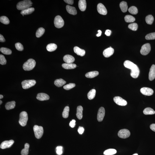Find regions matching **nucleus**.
Segmentation results:
<instances>
[{
  "mask_svg": "<svg viewBox=\"0 0 155 155\" xmlns=\"http://www.w3.org/2000/svg\"><path fill=\"white\" fill-rule=\"evenodd\" d=\"M32 3L30 0H25L18 2L17 5V8L22 11L31 7Z\"/></svg>",
  "mask_w": 155,
  "mask_h": 155,
  "instance_id": "2",
  "label": "nucleus"
},
{
  "mask_svg": "<svg viewBox=\"0 0 155 155\" xmlns=\"http://www.w3.org/2000/svg\"><path fill=\"white\" fill-rule=\"evenodd\" d=\"M29 144L26 143L25 144L24 148L22 150L21 155H27L29 154Z\"/></svg>",
  "mask_w": 155,
  "mask_h": 155,
  "instance_id": "31",
  "label": "nucleus"
},
{
  "mask_svg": "<svg viewBox=\"0 0 155 155\" xmlns=\"http://www.w3.org/2000/svg\"><path fill=\"white\" fill-rule=\"evenodd\" d=\"M151 50V47L149 43H147L142 46L140 52L142 55H147L149 53Z\"/></svg>",
  "mask_w": 155,
  "mask_h": 155,
  "instance_id": "8",
  "label": "nucleus"
},
{
  "mask_svg": "<svg viewBox=\"0 0 155 155\" xmlns=\"http://www.w3.org/2000/svg\"><path fill=\"white\" fill-rule=\"evenodd\" d=\"M66 9L68 13L71 15H76L77 14V11L75 7L68 5L66 6Z\"/></svg>",
  "mask_w": 155,
  "mask_h": 155,
  "instance_id": "21",
  "label": "nucleus"
},
{
  "mask_svg": "<svg viewBox=\"0 0 155 155\" xmlns=\"http://www.w3.org/2000/svg\"><path fill=\"white\" fill-rule=\"evenodd\" d=\"M62 66L63 68L66 69H72L77 67V65L74 63H63Z\"/></svg>",
  "mask_w": 155,
  "mask_h": 155,
  "instance_id": "22",
  "label": "nucleus"
},
{
  "mask_svg": "<svg viewBox=\"0 0 155 155\" xmlns=\"http://www.w3.org/2000/svg\"><path fill=\"white\" fill-rule=\"evenodd\" d=\"M36 83L35 80H26L22 82V85L23 89H27L34 86Z\"/></svg>",
  "mask_w": 155,
  "mask_h": 155,
  "instance_id": "6",
  "label": "nucleus"
},
{
  "mask_svg": "<svg viewBox=\"0 0 155 155\" xmlns=\"http://www.w3.org/2000/svg\"><path fill=\"white\" fill-rule=\"evenodd\" d=\"M143 113L146 115H153L155 114V111L152 108H147L144 110Z\"/></svg>",
  "mask_w": 155,
  "mask_h": 155,
  "instance_id": "30",
  "label": "nucleus"
},
{
  "mask_svg": "<svg viewBox=\"0 0 155 155\" xmlns=\"http://www.w3.org/2000/svg\"><path fill=\"white\" fill-rule=\"evenodd\" d=\"M84 131V129L83 127L80 126L78 128V132L79 134H82Z\"/></svg>",
  "mask_w": 155,
  "mask_h": 155,
  "instance_id": "48",
  "label": "nucleus"
},
{
  "mask_svg": "<svg viewBox=\"0 0 155 155\" xmlns=\"http://www.w3.org/2000/svg\"><path fill=\"white\" fill-rule=\"evenodd\" d=\"M74 53L78 55L81 56H83L85 54V51L84 49L80 48L78 46H75L74 48Z\"/></svg>",
  "mask_w": 155,
  "mask_h": 155,
  "instance_id": "19",
  "label": "nucleus"
},
{
  "mask_svg": "<svg viewBox=\"0 0 155 155\" xmlns=\"http://www.w3.org/2000/svg\"><path fill=\"white\" fill-rule=\"evenodd\" d=\"M114 101L118 105L120 106H125L127 104L126 100L120 97H115L114 98Z\"/></svg>",
  "mask_w": 155,
  "mask_h": 155,
  "instance_id": "10",
  "label": "nucleus"
},
{
  "mask_svg": "<svg viewBox=\"0 0 155 155\" xmlns=\"http://www.w3.org/2000/svg\"><path fill=\"white\" fill-rule=\"evenodd\" d=\"M97 10L98 12L101 15H106L107 13V11L106 8L101 3H99L98 4Z\"/></svg>",
  "mask_w": 155,
  "mask_h": 155,
  "instance_id": "14",
  "label": "nucleus"
},
{
  "mask_svg": "<svg viewBox=\"0 0 155 155\" xmlns=\"http://www.w3.org/2000/svg\"><path fill=\"white\" fill-rule=\"evenodd\" d=\"M15 47L16 49L18 51H22L24 49V47L22 44L20 43H16Z\"/></svg>",
  "mask_w": 155,
  "mask_h": 155,
  "instance_id": "44",
  "label": "nucleus"
},
{
  "mask_svg": "<svg viewBox=\"0 0 155 155\" xmlns=\"http://www.w3.org/2000/svg\"><path fill=\"white\" fill-rule=\"evenodd\" d=\"M7 63V60L3 55H0V63L2 65H5Z\"/></svg>",
  "mask_w": 155,
  "mask_h": 155,
  "instance_id": "45",
  "label": "nucleus"
},
{
  "mask_svg": "<svg viewBox=\"0 0 155 155\" xmlns=\"http://www.w3.org/2000/svg\"><path fill=\"white\" fill-rule=\"evenodd\" d=\"M33 130L35 137L37 139H40L42 136L43 129L42 127L35 125L33 127Z\"/></svg>",
  "mask_w": 155,
  "mask_h": 155,
  "instance_id": "5",
  "label": "nucleus"
},
{
  "mask_svg": "<svg viewBox=\"0 0 155 155\" xmlns=\"http://www.w3.org/2000/svg\"><path fill=\"white\" fill-rule=\"evenodd\" d=\"M128 11L132 15H136L138 13V10L137 8L134 6H132L129 8Z\"/></svg>",
  "mask_w": 155,
  "mask_h": 155,
  "instance_id": "40",
  "label": "nucleus"
},
{
  "mask_svg": "<svg viewBox=\"0 0 155 155\" xmlns=\"http://www.w3.org/2000/svg\"><path fill=\"white\" fill-rule=\"evenodd\" d=\"M76 86L75 84L70 83L69 84L65 85L63 86V89H64L66 90H69L70 89L73 88Z\"/></svg>",
  "mask_w": 155,
  "mask_h": 155,
  "instance_id": "42",
  "label": "nucleus"
},
{
  "mask_svg": "<svg viewBox=\"0 0 155 155\" xmlns=\"http://www.w3.org/2000/svg\"><path fill=\"white\" fill-rule=\"evenodd\" d=\"M145 39L147 40L155 39V32L148 34L146 36Z\"/></svg>",
  "mask_w": 155,
  "mask_h": 155,
  "instance_id": "43",
  "label": "nucleus"
},
{
  "mask_svg": "<svg viewBox=\"0 0 155 155\" xmlns=\"http://www.w3.org/2000/svg\"><path fill=\"white\" fill-rule=\"evenodd\" d=\"M23 16H24V15H23Z\"/></svg>",
  "mask_w": 155,
  "mask_h": 155,
  "instance_id": "57",
  "label": "nucleus"
},
{
  "mask_svg": "<svg viewBox=\"0 0 155 155\" xmlns=\"http://www.w3.org/2000/svg\"><path fill=\"white\" fill-rule=\"evenodd\" d=\"M76 120H72L70 121L69 124L71 128H73L76 125Z\"/></svg>",
  "mask_w": 155,
  "mask_h": 155,
  "instance_id": "47",
  "label": "nucleus"
},
{
  "mask_svg": "<svg viewBox=\"0 0 155 155\" xmlns=\"http://www.w3.org/2000/svg\"><path fill=\"white\" fill-rule=\"evenodd\" d=\"M120 7L122 12H125L127 11L128 8L127 4L125 1H122L121 2L120 4Z\"/></svg>",
  "mask_w": 155,
  "mask_h": 155,
  "instance_id": "29",
  "label": "nucleus"
},
{
  "mask_svg": "<svg viewBox=\"0 0 155 155\" xmlns=\"http://www.w3.org/2000/svg\"><path fill=\"white\" fill-rule=\"evenodd\" d=\"M45 32V29L42 27H41L37 30L36 35L37 38H39L42 36Z\"/></svg>",
  "mask_w": 155,
  "mask_h": 155,
  "instance_id": "33",
  "label": "nucleus"
},
{
  "mask_svg": "<svg viewBox=\"0 0 155 155\" xmlns=\"http://www.w3.org/2000/svg\"><path fill=\"white\" fill-rule=\"evenodd\" d=\"M36 62L33 59H29L24 63L23 66V69L25 71H30L33 69L35 67Z\"/></svg>",
  "mask_w": 155,
  "mask_h": 155,
  "instance_id": "3",
  "label": "nucleus"
},
{
  "mask_svg": "<svg viewBox=\"0 0 155 155\" xmlns=\"http://www.w3.org/2000/svg\"><path fill=\"white\" fill-rule=\"evenodd\" d=\"M140 92L144 95L150 96L153 95L154 93L153 90L147 87L142 88L140 89Z\"/></svg>",
  "mask_w": 155,
  "mask_h": 155,
  "instance_id": "13",
  "label": "nucleus"
},
{
  "mask_svg": "<svg viewBox=\"0 0 155 155\" xmlns=\"http://www.w3.org/2000/svg\"><path fill=\"white\" fill-rule=\"evenodd\" d=\"M34 10L35 9L34 8H29L22 11L21 13L22 15H27L31 14Z\"/></svg>",
  "mask_w": 155,
  "mask_h": 155,
  "instance_id": "25",
  "label": "nucleus"
},
{
  "mask_svg": "<svg viewBox=\"0 0 155 155\" xmlns=\"http://www.w3.org/2000/svg\"><path fill=\"white\" fill-rule=\"evenodd\" d=\"M105 114V108L103 107L100 108L99 110L97 116V119L99 122L103 121Z\"/></svg>",
  "mask_w": 155,
  "mask_h": 155,
  "instance_id": "12",
  "label": "nucleus"
},
{
  "mask_svg": "<svg viewBox=\"0 0 155 155\" xmlns=\"http://www.w3.org/2000/svg\"><path fill=\"white\" fill-rule=\"evenodd\" d=\"M54 23L55 27L57 28H60L63 27L64 25V21L63 18L59 15L55 17Z\"/></svg>",
  "mask_w": 155,
  "mask_h": 155,
  "instance_id": "7",
  "label": "nucleus"
},
{
  "mask_svg": "<svg viewBox=\"0 0 155 155\" xmlns=\"http://www.w3.org/2000/svg\"><path fill=\"white\" fill-rule=\"evenodd\" d=\"M117 151L114 149H109L106 150L104 152L103 154L105 155H113L116 154Z\"/></svg>",
  "mask_w": 155,
  "mask_h": 155,
  "instance_id": "34",
  "label": "nucleus"
},
{
  "mask_svg": "<svg viewBox=\"0 0 155 155\" xmlns=\"http://www.w3.org/2000/svg\"><path fill=\"white\" fill-rule=\"evenodd\" d=\"M64 1L68 4L70 5H72L73 4L74 0H64Z\"/></svg>",
  "mask_w": 155,
  "mask_h": 155,
  "instance_id": "49",
  "label": "nucleus"
},
{
  "mask_svg": "<svg viewBox=\"0 0 155 155\" xmlns=\"http://www.w3.org/2000/svg\"><path fill=\"white\" fill-rule=\"evenodd\" d=\"M114 50L111 46L108 48L103 51V54L105 58H108L113 55L114 53Z\"/></svg>",
  "mask_w": 155,
  "mask_h": 155,
  "instance_id": "15",
  "label": "nucleus"
},
{
  "mask_svg": "<svg viewBox=\"0 0 155 155\" xmlns=\"http://www.w3.org/2000/svg\"><path fill=\"white\" fill-rule=\"evenodd\" d=\"M111 33V31L109 30H107L105 32V34L107 36H110Z\"/></svg>",
  "mask_w": 155,
  "mask_h": 155,
  "instance_id": "50",
  "label": "nucleus"
},
{
  "mask_svg": "<svg viewBox=\"0 0 155 155\" xmlns=\"http://www.w3.org/2000/svg\"><path fill=\"white\" fill-rule=\"evenodd\" d=\"M63 60L66 63H72L75 61V59L72 56L67 55L63 57Z\"/></svg>",
  "mask_w": 155,
  "mask_h": 155,
  "instance_id": "18",
  "label": "nucleus"
},
{
  "mask_svg": "<svg viewBox=\"0 0 155 155\" xmlns=\"http://www.w3.org/2000/svg\"><path fill=\"white\" fill-rule=\"evenodd\" d=\"M133 155H138V154H136H136H134Z\"/></svg>",
  "mask_w": 155,
  "mask_h": 155,
  "instance_id": "56",
  "label": "nucleus"
},
{
  "mask_svg": "<svg viewBox=\"0 0 155 155\" xmlns=\"http://www.w3.org/2000/svg\"><path fill=\"white\" fill-rule=\"evenodd\" d=\"M83 108L81 106H79L77 107L76 115L77 117L79 120H81L83 118Z\"/></svg>",
  "mask_w": 155,
  "mask_h": 155,
  "instance_id": "23",
  "label": "nucleus"
},
{
  "mask_svg": "<svg viewBox=\"0 0 155 155\" xmlns=\"http://www.w3.org/2000/svg\"><path fill=\"white\" fill-rule=\"evenodd\" d=\"M150 129L153 131L155 132V124H152L150 125Z\"/></svg>",
  "mask_w": 155,
  "mask_h": 155,
  "instance_id": "51",
  "label": "nucleus"
},
{
  "mask_svg": "<svg viewBox=\"0 0 155 155\" xmlns=\"http://www.w3.org/2000/svg\"><path fill=\"white\" fill-rule=\"evenodd\" d=\"M131 135V133L128 130L123 129L120 130L118 133V135L121 138L126 139L129 137Z\"/></svg>",
  "mask_w": 155,
  "mask_h": 155,
  "instance_id": "9",
  "label": "nucleus"
},
{
  "mask_svg": "<svg viewBox=\"0 0 155 155\" xmlns=\"http://www.w3.org/2000/svg\"><path fill=\"white\" fill-rule=\"evenodd\" d=\"M0 104L1 105V104L2 103V101H1V100H0Z\"/></svg>",
  "mask_w": 155,
  "mask_h": 155,
  "instance_id": "55",
  "label": "nucleus"
},
{
  "mask_svg": "<svg viewBox=\"0 0 155 155\" xmlns=\"http://www.w3.org/2000/svg\"><path fill=\"white\" fill-rule=\"evenodd\" d=\"M14 143V141L13 140H6L2 142L0 146V148L2 149L10 148Z\"/></svg>",
  "mask_w": 155,
  "mask_h": 155,
  "instance_id": "11",
  "label": "nucleus"
},
{
  "mask_svg": "<svg viewBox=\"0 0 155 155\" xmlns=\"http://www.w3.org/2000/svg\"><path fill=\"white\" fill-rule=\"evenodd\" d=\"M78 7L80 10L82 11H84L86 7V1L85 0H80L78 2Z\"/></svg>",
  "mask_w": 155,
  "mask_h": 155,
  "instance_id": "20",
  "label": "nucleus"
},
{
  "mask_svg": "<svg viewBox=\"0 0 155 155\" xmlns=\"http://www.w3.org/2000/svg\"><path fill=\"white\" fill-rule=\"evenodd\" d=\"M57 48L56 44L54 43H50L48 45L46 46V49L49 52H52L56 50Z\"/></svg>",
  "mask_w": 155,
  "mask_h": 155,
  "instance_id": "27",
  "label": "nucleus"
},
{
  "mask_svg": "<svg viewBox=\"0 0 155 155\" xmlns=\"http://www.w3.org/2000/svg\"><path fill=\"white\" fill-rule=\"evenodd\" d=\"M28 120L27 113L25 111H23L20 114L19 123L22 126H24L27 125Z\"/></svg>",
  "mask_w": 155,
  "mask_h": 155,
  "instance_id": "4",
  "label": "nucleus"
},
{
  "mask_svg": "<svg viewBox=\"0 0 155 155\" xmlns=\"http://www.w3.org/2000/svg\"><path fill=\"white\" fill-rule=\"evenodd\" d=\"M0 50L2 53L5 55H10L12 53L11 50L10 49L5 47H1Z\"/></svg>",
  "mask_w": 155,
  "mask_h": 155,
  "instance_id": "38",
  "label": "nucleus"
},
{
  "mask_svg": "<svg viewBox=\"0 0 155 155\" xmlns=\"http://www.w3.org/2000/svg\"><path fill=\"white\" fill-rule=\"evenodd\" d=\"M125 21L127 23H132L135 21L134 17L130 15H127L125 17Z\"/></svg>",
  "mask_w": 155,
  "mask_h": 155,
  "instance_id": "36",
  "label": "nucleus"
},
{
  "mask_svg": "<svg viewBox=\"0 0 155 155\" xmlns=\"http://www.w3.org/2000/svg\"><path fill=\"white\" fill-rule=\"evenodd\" d=\"M36 98L37 100L40 101H44L49 100V96L47 94L45 93H39L37 95Z\"/></svg>",
  "mask_w": 155,
  "mask_h": 155,
  "instance_id": "16",
  "label": "nucleus"
},
{
  "mask_svg": "<svg viewBox=\"0 0 155 155\" xmlns=\"http://www.w3.org/2000/svg\"><path fill=\"white\" fill-rule=\"evenodd\" d=\"M129 28L133 31H136L138 28V25L137 23H134L130 24L128 26Z\"/></svg>",
  "mask_w": 155,
  "mask_h": 155,
  "instance_id": "41",
  "label": "nucleus"
},
{
  "mask_svg": "<svg viewBox=\"0 0 155 155\" xmlns=\"http://www.w3.org/2000/svg\"><path fill=\"white\" fill-rule=\"evenodd\" d=\"M3 97V96L2 95H1V94H0V99H2Z\"/></svg>",
  "mask_w": 155,
  "mask_h": 155,
  "instance_id": "54",
  "label": "nucleus"
},
{
  "mask_svg": "<svg viewBox=\"0 0 155 155\" xmlns=\"http://www.w3.org/2000/svg\"><path fill=\"white\" fill-rule=\"evenodd\" d=\"M96 93V90L95 89H92L89 91L87 94V97L89 100H92L95 97Z\"/></svg>",
  "mask_w": 155,
  "mask_h": 155,
  "instance_id": "32",
  "label": "nucleus"
},
{
  "mask_svg": "<svg viewBox=\"0 0 155 155\" xmlns=\"http://www.w3.org/2000/svg\"><path fill=\"white\" fill-rule=\"evenodd\" d=\"M66 83V82L62 79H57L54 81V84L58 87L62 86Z\"/></svg>",
  "mask_w": 155,
  "mask_h": 155,
  "instance_id": "24",
  "label": "nucleus"
},
{
  "mask_svg": "<svg viewBox=\"0 0 155 155\" xmlns=\"http://www.w3.org/2000/svg\"><path fill=\"white\" fill-rule=\"evenodd\" d=\"M154 17L153 16L149 15L147 16L145 18V21L147 24H152L154 21Z\"/></svg>",
  "mask_w": 155,
  "mask_h": 155,
  "instance_id": "37",
  "label": "nucleus"
},
{
  "mask_svg": "<svg viewBox=\"0 0 155 155\" xmlns=\"http://www.w3.org/2000/svg\"><path fill=\"white\" fill-rule=\"evenodd\" d=\"M15 102L14 101L8 102L5 105V108L7 110L13 109L15 106Z\"/></svg>",
  "mask_w": 155,
  "mask_h": 155,
  "instance_id": "28",
  "label": "nucleus"
},
{
  "mask_svg": "<svg viewBox=\"0 0 155 155\" xmlns=\"http://www.w3.org/2000/svg\"><path fill=\"white\" fill-rule=\"evenodd\" d=\"M149 79L150 81L154 80L155 78V65H153L151 66L149 73Z\"/></svg>",
  "mask_w": 155,
  "mask_h": 155,
  "instance_id": "17",
  "label": "nucleus"
},
{
  "mask_svg": "<svg viewBox=\"0 0 155 155\" xmlns=\"http://www.w3.org/2000/svg\"><path fill=\"white\" fill-rule=\"evenodd\" d=\"M62 147L61 146H58L57 147L56 152L57 154L59 155L62 154L63 153L62 151Z\"/></svg>",
  "mask_w": 155,
  "mask_h": 155,
  "instance_id": "46",
  "label": "nucleus"
},
{
  "mask_svg": "<svg viewBox=\"0 0 155 155\" xmlns=\"http://www.w3.org/2000/svg\"><path fill=\"white\" fill-rule=\"evenodd\" d=\"M69 106H66L62 114L63 118H66L69 117Z\"/></svg>",
  "mask_w": 155,
  "mask_h": 155,
  "instance_id": "35",
  "label": "nucleus"
},
{
  "mask_svg": "<svg viewBox=\"0 0 155 155\" xmlns=\"http://www.w3.org/2000/svg\"><path fill=\"white\" fill-rule=\"evenodd\" d=\"M5 41V39L3 36L1 34L0 35V42H4Z\"/></svg>",
  "mask_w": 155,
  "mask_h": 155,
  "instance_id": "52",
  "label": "nucleus"
},
{
  "mask_svg": "<svg viewBox=\"0 0 155 155\" xmlns=\"http://www.w3.org/2000/svg\"><path fill=\"white\" fill-rule=\"evenodd\" d=\"M0 21L1 23L5 24H8L10 23V21L8 18L7 17L4 16L0 17Z\"/></svg>",
  "mask_w": 155,
  "mask_h": 155,
  "instance_id": "39",
  "label": "nucleus"
},
{
  "mask_svg": "<svg viewBox=\"0 0 155 155\" xmlns=\"http://www.w3.org/2000/svg\"><path fill=\"white\" fill-rule=\"evenodd\" d=\"M99 74V72L97 71H92L89 72L85 74V77L87 78H93L97 77Z\"/></svg>",
  "mask_w": 155,
  "mask_h": 155,
  "instance_id": "26",
  "label": "nucleus"
},
{
  "mask_svg": "<svg viewBox=\"0 0 155 155\" xmlns=\"http://www.w3.org/2000/svg\"><path fill=\"white\" fill-rule=\"evenodd\" d=\"M98 31L99 33L96 35L98 37H100L101 36V35L102 32L101 31V30H99Z\"/></svg>",
  "mask_w": 155,
  "mask_h": 155,
  "instance_id": "53",
  "label": "nucleus"
},
{
  "mask_svg": "<svg viewBox=\"0 0 155 155\" xmlns=\"http://www.w3.org/2000/svg\"><path fill=\"white\" fill-rule=\"evenodd\" d=\"M124 65L125 68L131 70V75L134 78H137L140 73V70L138 66L132 62L126 60L124 62Z\"/></svg>",
  "mask_w": 155,
  "mask_h": 155,
  "instance_id": "1",
  "label": "nucleus"
}]
</instances>
